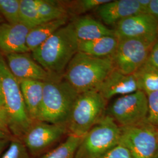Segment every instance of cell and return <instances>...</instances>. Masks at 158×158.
<instances>
[{
    "label": "cell",
    "instance_id": "obj_1",
    "mask_svg": "<svg viewBox=\"0 0 158 158\" xmlns=\"http://www.w3.org/2000/svg\"><path fill=\"white\" fill-rule=\"evenodd\" d=\"M78 44L72 23H68L31 52V56L52 76L61 79L68 64L78 52Z\"/></svg>",
    "mask_w": 158,
    "mask_h": 158
},
{
    "label": "cell",
    "instance_id": "obj_2",
    "mask_svg": "<svg viewBox=\"0 0 158 158\" xmlns=\"http://www.w3.org/2000/svg\"><path fill=\"white\" fill-rule=\"evenodd\" d=\"M114 69L111 57H97L77 52L68 64L63 79L79 94L97 91Z\"/></svg>",
    "mask_w": 158,
    "mask_h": 158
},
{
    "label": "cell",
    "instance_id": "obj_3",
    "mask_svg": "<svg viewBox=\"0 0 158 158\" xmlns=\"http://www.w3.org/2000/svg\"><path fill=\"white\" fill-rule=\"evenodd\" d=\"M0 84L6 108L10 121L13 138L21 140L34 123L29 117L19 82L12 74L4 58L0 55Z\"/></svg>",
    "mask_w": 158,
    "mask_h": 158
},
{
    "label": "cell",
    "instance_id": "obj_4",
    "mask_svg": "<svg viewBox=\"0 0 158 158\" xmlns=\"http://www.w3.org/2000/svg\"><path fill=\"white\" fill-rule=\"evenodd\" d=\"M78 95L79 93L63 77L45 82L38 121L66 125Z\"/></svg>",
    "mask_w": 158,
    "mask_h": 158
},
{
    "label": "cell",
    "instance_id": "obj_5",
    "mask_svg": "<svg viewBox=\"0 0 158 158\" xmlns=\"http://www.w3.org/2000/svg\"><path fill=\"white\" fill-rule=\"evenodd\" d=\"M107 102L97 91L79 94L66 123L68 135H85L106 115Z\"/></svg>",
    "mask_w": 158,
    "mask_h": 158
},
{
    "label": "cell",
    "instance_id": "obj_6",
    "mask_svg": "<svg viewBox=\"0 0 158 158\" xmlns=\"http://www.w3.org/2000/svg\"><path fill=\"white\" fill-rule=\"evenodd\" d=\"M120 135V127L106 115L83 136L74 158H100L118 144Z\"/></svg>",
    "mask_w": 158,
    "mask_h": 158
},
{
    "label": "cell",
    "instance_id": "obj_7",
    "mask_svg": "<svg viewBox=\"0 0 158 158\" xmlns=\"http://www.w3.org/2000/svg\"><path fill=\"white\" fill-rule=\"evenodd\" d=\"M119 143L132 158H156L158 155V128L147 120L137 124L120 127Z\"/></svg>",
    "mask_w": 158,
    "mask_h": 158
},
{
    "label": "cell",
    "instance_id": "obj_8",
    "mask_svg": "<svg viewBox=\"0 0 158 158\" xmlns=\"http://www.w3.org/2000/svg\"><path fill=\"white\" fill-rule=\"evenodd\" d=\"M148 114L146 93L141 90L119 96L107 108L108 115L119 127H126L146 121Z\"/></svg>",
    "mask_w": 158,
    "mask_h": 158
},
{
    "label": "cell",
    "instance_id": "obj_9",
    "mask_svg": "<svg viewBox=\"0 0 158 158\" xmlns=\"http://www.w3.org/2000/svg\"><path fill=\"white\" fill-rule=\"evenodd\" d=\"M155 42L147 40L128 38L119 40L113 54L114 68L125 74H133L147 62Z\"/></svg>",
    "mask_w": 158,
    "mask_h": 158
},
{
    "label": "cell",
    "instance_id": "obj_10",
    "mask_svg": "<svg viewBox=\"0 0 158 158\" xmlns=\"http://www.w3.org/2000/svg\"><path fill=\"white\" fill-rule=\"evenodd\" d=\"M66 134H68L66 125L36 121L31 125L21 141L30 156L36 157L48 151Z\"/></svg>",
    "mask_w": 158,
    "mask_h": 158
},
{
    "label": "cell",
    "instance_id": "obj_11",
    "mask_svg": "<svg viewBox=\"0 0 158 158\" xmlns=\"http://www.w3.org/2000/svg\"><path fill=\"white\" fill-rule=\"evenodd\" d=\"M114 29L119 40L136 38L155 42L158 35V21L148 13H139L120 21Z\"/></svg>",
    "mask_w": 158,
    "mask_h": 158
},
{
    "label": "cell",
    "instance_id": "obj_12",
    "mask_svg": "<svg viewBox=\"0 0 158 158\" xmlns=\"http://www.w3.org/2000/svg\"><path fill=\"white\" fill-rule=\"evenodd\" d=\"M6 64L18 81L29 79L46 82L60 79L55 78L49 73L29 55V53L8 55Z\"/></svg>",
    "mask_w": 158,
    "mask_h": 158
},
{
    "label": "cell",
    "instance_id": "obj_13",
    "mask_svg": "<svg viewBox=\"0 0 158 158\" xmlns=\"http://www.w3.org/2000/svg\"><path fill=\"white\" fill-rule=\"evenodd\" d=\"M31 29L21 23H1L0 51L6 55L31 52L27 46V38Z\"/></svg>",
    "mask_w": 158,
    "mask_h": 158
},
{
    "label": "cell",
    "instance_id": "obj_14",
    "mask_svg": "<svg viewBox=\"0 0 158 158\" xmlns=\"http://www.w3.org/2000/svg\"><path fill=\"white\" fill-rule=\"evenodd\" d=\"M140 90L135 74H125L116 69L104 80L97 91L107 101L116 96H124Z\"/></svg>",
    "mask_w": 158,
    "mask_h": 158
},
{
    "label": "cell",
    "instance_id": "obj_15",
    "mask_svg": "<svg viewBox=\"0 0 158 158\" xmlns=\"http://www.w3.org/2000/svg\"><path fill=\"white\" fill-rule=\"evenodd\" d=\"M95 11L104 25L115 26L126 18L142 13L138 0H110Z\"/></svg>",
    "mask_w": 158,
    "mask_h": 158
},
{
    "label": "cell",
    "instance_id": "obj_16",
    "mask_svg": "<svg viewBox=\"0 0 158 158\" xmlns=\"http://www.w3.org/2000/svg\"><path fill=\"white\" fill-rule=\"evenodd\" d=\"M23 100L29 118L38 120L44 94V81L24 79L18 80Z\"/></svg>",
    "mask_w": 158,
    "mask_h": 158
},
{
    "label": "cell",
    "instance_id": "obj_17",
    "mask_svg": "<svg viewBox=\"0 0 158 158\" xmlns=\"http://www.w3.org/2000/svg\"><path fill=\"white\" fill-rule=\"evenodd\" d=\"M71 23L79 42L90 41L114 35V29L91 17H80Z\"/></svg>",
    "mask_w": 158,
    "mask_h": 158
},
{
    "label": "cell",
    "instance_id": "obj_18",
    "mask_svg": "<svg viewBox=\"0 0 158 158\" xmlns=\"http://www.w3.org/2000/svg\"><path fill=\"white\" fill-rule=\"evenodd\" d=\"M119 40L115 35H109L90 41L79 42L78 52L97 57H111L116 51Z\"/></svg>",
    "mask_w": 158,
    "mask_h": 158
},
{
    "label": "cell",
    "instance_id": "obj_19",
    "mask_svg": "<svg viewBox=\"0 0 158 158\" xmlns=\"http://www.w3.org/2000/svg\"><path fill=\"white\" fill-rule=\"evenodd\" d=\"M69 17L42 23L31 29L27 38V46L31 52L49 39L57 30L68 23Z\"/></svg>",
    "mask_w": 158,
    "mask_h": 158
},
{
    "label": "cell",
    "instance_id": "obj_20",
    "mask_svg": "<svg viewBox=\"0 0 158 158\" xmlns=\"http://www.w3.org/2000/svg\"><path fill=\"white\" fill-rule=\"evenodd\" d=\"M37 10L42 23L69 17L63 2L51 0H37Z\"/></svg>",
    "mask_w": 158,
    "mask_h": 158
},
{
    "label": "cell",
    "instance_id": "obj_21",
    "mask_svg": "<svg viewBox=\"0 0 158 158\" xmlns=\"http://www.w3.org/2000/svg\"><path fill=\"white\" fill-rule=\"evenodd\" d=\"M135 74L140 90L148 94L158 91V69L145 63Z\"/></svg>",
    "mask_w": 158,
    "mask_h": 158
},
{
    "label": "cell",
    "instance_id": "obj_22",
    "mask_svg": "<svg viewBox=\"0 0 158 158\" xmlns=\"http://www.w3.org/2000/svg\"><path fill=\"white\" fill-rule=\"evenodd\" d=\"M82 138L83 136L68 135L64 141L42 155L40 158H74Z\"/></svg>",
    "mask_w": 158,
    "mask_h": 158
},
{
    "label": "cell",
    "instance_id": "obj_23",
    "mask_svg": "<svg viewBox=\"0 0 158 158\" xmlns=\"http://www.w3.org/2000/svg\"><path fill=\"white\" fill-rule=\"evenodd\" d=\"M20 23L30 28L42 23L37 10V0H20Z\"/></svg>",
    "mask_w": 158,
    "mask_h": 158
},
{
    "label": "cell",
    "instance_id": "obj_24",
    "mask_svg": "<svg viewBox=\"0 0 158 158\" xmlns=\"http://www.w3.org/2000/svg\"><path fill=\"white\" fill-rule=\"evenodd\" d=\"M110 0H80L68 2H63L68 14L69 13L76 15L83 14L85 12L96 9Z\"/></svg>",
    "mask_w": 158,
    "mask_h": 158
},
{
    "label": "cell",
    "instance_id": "obj_25",
    "mask_svg": "<svg viewBox=\"0 0 158 158\" xmlns=\"http://www.w3.org/2000/svg\"><path fill=\"white\" fill-rule=\"evenodd\" d=\"M20 0H0V14L7 23L16 24L20 23Z\"/></svg>",
    "mask_w": 158,
    "mask_h": 158
},
{
    "label": "cell",
    "instance_id": "obj_26",
    "mask_svg": "<svg viewBox=\"0 0 158 158\" xmlns=\"http://www.w3.org/2000/svg\"><path fill=\"white\" fill-rule=\"evenodd\" d=\"M1 158H31V156L22 141L14 138Z\"/></svg>",
    "mask_w": 158,
    "mask_h": 158
},
{
    "label": "cell",
    "instance_id": "obj_27",
    "mask_svg": "<svg viewBox=\"0 0 158 158\" xmlns=\"http://www.w3.org/2000/svg\"><path fill=\"white\" fill-rule=\"evenodd\" d=\"M148 114L147 121L158 128V91L147 94Z\"/></svg>",
    "mask_w": 158,
    "mask_h": 158
},
{
    "label": "cell",
    "instance_id": "obj_28",
    "mask_svg": "<svg viewBox=\"0 0 158 158\" xmlns=\"http://www.w3.org/2000/svg\"><path fill=\"white\" fill-rule=\"evenodd\" d=\"M99 158H132L130 152L125 147L119 143L108 152Z\"/></svg>",
    "mask_w": 158,
    "mask_h": 158
},
{
    "label": "cell",
    "instance_id": "obj_29",
    "mask_svg": "<svg viewBox=\"0 0 158 158\" xmlns=\"http://www.w3.org/2000/svg\"><path fill=\"white\" fill-rule=\"evenodd\" d=\"M0 131L13 137L10 130V121L4 106H0Z\"/></svg>",
    "mask_w": 158,
    "mask_h": 158
},
{
    "label": "cell",
    "instance_id": "obj_30",
    "mask_svg": "<svg viewBox=\"0 0 158 158\" xmlns=\"http://www.w3.org/2000/svg\"><path fill=\"white\" fill-rule=\"evenodd\" d=\"M147 62L158 69V39L153 45Z\"/></svg>",
    "mask_w": 158,
    "mask_h": 158
},
{
    "label": "cell",
    "instance_id": "obj_31",
    "mask_svg": "<svg viewBox=\"0 0 158 158\" xmlns=\"http://www.w3.org/2000/svg\"><path fill=\"white\" fill-rule=\"evenodd\" d=\"M148 13L156 18L158 21V0H151Z\"/></svg>",
    "mask_w": 158,
    "mask_h": 158
},
{
    "label": "cell",
    "instance_id": "obj_32",
    "mask_svg": "<svg viewBox=\"0 0 158 158\" xmlns=\"http://www.w3.org/2000/svg\"><path fill=\"white\" fill-rule=\"evenodd\" d=\"M142 13H148L151 0H138Z\"/></svg>",
    "mask_w": 158,
    "mask_h": 158
},
{
    "label": "cell",
    "instance_id": "obj_33",
    "mask_svg": "<svg viewBox=\"0 0 158 158\" xmlns=\"http://www.w3.org/2000/svg\"><path fill=\"white\" fill-rule=\"evenodd\" d=\"M11 140L7 138H0V156L5 149L8 148Z\"/></svg>",
    "mask_w": 158,
    "mask_h": 158
},
{
    "label": "cell",
    "instance_id": "obj_34",
    "mask_svg": "<svg viewBox=\"0 0 158 158\" xmlns=\"http://www.w3.org/2000/svg\"><path fill=\"white\" fill-rule=\"evenodd\" d=\"M0 106H4V97H3L1 84H0Z\"/></svg>",
    "mask_w": 158,
    "mask_h": 158
},
{
    "label": "cell",
    "instance_id": "obj_35",
    "mask_svg": "<svg viewBox=\"0 0 158 158\" xmlns=\"http://www.w3.org/2000/svg\"><path fill=\"white\" fill-rule=\"evenodd\" d=\"M0 138H7V139H12L14 138L12 137L11 136L7 135L6 133H4V132H3L0 131Z\"/></svg>",
    "mask_w": 158,
    "mask_h": 158
},
{
    "label": "cell",
    "instance_id": "obj_36",
    "mask_svg": "<svg viewBox=\"0 0 158 158\" xmlns=\"http://www.w3.org/2000/svg\"><path fill=\"white\" fill-rule=\"evenodd\" d=\"M2 20H3V19H2V18H1V16L0 15V23H2Z\"/></svg>",
    "mask_w": 158,
    "mask_h": 158
},
{
    "label": "cell",
    "instance_id": "obj_37",
    "mask_svg": "<svg viewBox=\"0 0 158 158\" xmlns=\"http://www.w3.org/2000/svg\"><path fill=\"white\" fill-rule=\"evenodd\" d=\"M156 158H158V156H156Z\"/></svg>",
    "mask_w": 158,
    "mask_h": 158
}]
</instances>
